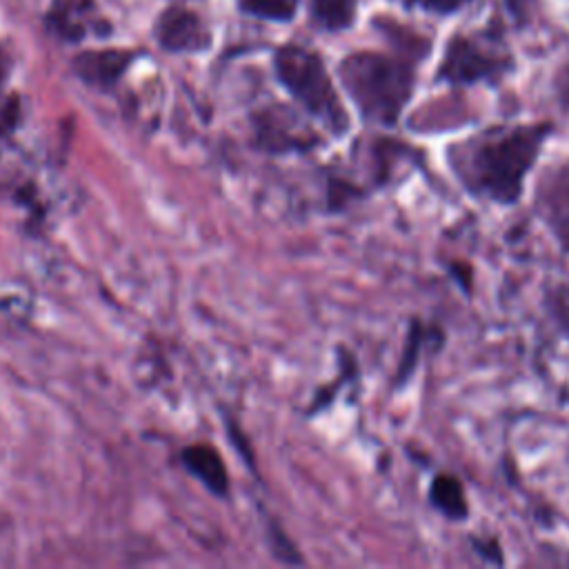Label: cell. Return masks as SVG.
<instances>
[{
  "label": "cell",
  "mask_w": 569,
  "mask_h": 569,
  "mask_svg": "<svg viewBox=\"0 0 569 569\" xmlns=\"http://www.w3.org/2000/svg\"><path fill=\"white\" fill-rule=\"evenodd\" d=\"M469 0H405L407 7H420L436 13H453L465 7Z\"/></svg>",
  "instance_id": "13"
},
{
  "label": "cell",
  "mask_w": 569,
  "mask_h": 569,
  "mask_svg": "<svg viewBox=\"0 0 569 569\" xmlns=\"http://www.w3.org/2000/svg\"><path fill=\"white\" fill-rule=\"evenodd\" d=\"M276 71L289 93L336 136L349 129V116L329 80L322 60L298 44H287L276 53Z\"/></svg>",
  "instance_id": "3"
},
{
  "label": "cell",
  "mask_w": 569,
  "mask_h": 569,
  "mask_svg": "<svg viewBox=\"0 0 569 569\" xmlns=\"http://www.w3.org/2000/svg\"><path fill=\"white\" fill-rule=\"evenodd\" d=\"M184 467L200 478L209 491H213L216 496H224L229 489V480H227V469L220 460V456L216 453V449H211L209 445H191L184 453H182Z\"/></svg>",
  "instance_id": "8"
},
{
  "label": "cell",
  "mask_w": 569,
  "mask_h": 569,
  "mask_svg": "<svg viewBox=\"0 0 569 569\" xmlns=\"http://www.w3.org/2000/svg\"><path fill=\"white\" fill-rule=\"evenodd\" d=\"M238 4L258 18L289 20L296 13L298 0H238Z\"/></svg>",
  "instance_id": "12"
},
{
  "label": "cell",
  "mask_w": 569,
  "mask_h": 569,
  "mask_svg": "<svg viewBox=\"0 0 569 569\" xmlns=\"http://www.w3.org/2000/svg\"><path fill=\"white\" fill-rule=\"evenodd\" d=\"M7 67H9V58H7V53L0 49V84H2V78H4V73H7Z\"/></svg>",
  "instance_id": "14"
},
{
  "label": "cell",
  "mask_w": 569,
  "mask_h": 569,
  "mask_svg": "<svg viewBox=\"0 0 569 569\" xmlns=\"http://www.w3.org/2000/svg\"><path fill=\"white\" fill-rule=\"evenodd\" d=\"M340 80L362 118L378 124H393L413 93L411 64L371 51L345 58Z\"/></svg>",
  "instance_id": "2"
},
{
  "label": "cell",
  "mask_w": 569,
  "mask_h": 569,
  "mask_svg": "<svg viewBox=\"0 0 569 569\" xmlns=\"http://www.w3.org/2000/svg\"><path fill=\"white\" fill-rule=\"evenodd\" d=\"M538 211L569 251V167L549 169L538 184Z\"/></svg>",
  "instance_id": "6"
},
{
  "label": "cell",
  "mask_w": 569,
  "mask_h": 569,
  "mask_svg": "<svg viewBox=\"0 0 569 569\" xmlns=\"http://www.w3.org/2000/svg\"><path fill=\"white\" fill-rule=\"evenodd\" d=\"M429 500L440 513H445L451 520H460L467 516L465 491H462V485L453 476H438L431 482Z\"/></svg>",
  "instance_id": "9"
},
{
  "label": "cell",
  "mask_w": 569,
  "mask_h": 569,
  "mask_svg": "<svg viewBox=\"0 0 569 569\" xmlns=\"http://www.w3.org/2000/svg\"><path fill=\"white\" fill-rule=\"evenodd\" d=\"M156 38L167 51H202L211 36L200 18L182 7H169L156 22Z\"/></svg>",
  "instance_id": "5"
},
{
  "label": "cell",
  "mask_w": 569,
  "mask_h": 569,
  "mask_svg": "<svg viewBox=\"0 0 569 569\" xmlns=\"http://www.w3.org/2000/svg\"><path fill=\"white\" fill-rule=\"evenodd\" d=\"M511 67L509 56L482 47L478 40L453 36L438 69V80L451 84H471L478 80H496Z\"/></svg>",
  "instance_id": "4"
},
{
  "label": "cell",
  "mask_w": 569,
  "mask_h": 569,
  "mask_svg": "<svg viewBox=\"0 0 569 569\" xmlns=\"http://www.w3.org/2000/svg\"><path fill=\"white\" fill-rule=\"evenodd\" d=\"M131 58H133L131 51H120V49L84 51L73 58V69L89 84L111 87L129 67Z\"/></svg>",
  "instance_id": "7"
},
{
  "label": "cell",
  "mask_w": 569,
  "mask_h": 569,
  "mask_svg": "<svg viewBox=\"0 0 569 569\" xmlns=\"http://www.w3.org/2000/svg\"><path fill=\"white\" fill-rule=\"evenodd\" d=\"M549 131L547 122L493 127L453 147L449 162L469 193L511 204L520 198L525 178Z\"/></svg>",
  "instance_id": "1"
},
{
  "label": "cell",
  "mask_w": 569,
  "mask_h": 569,
  "mask_svg": "<svg viewBox=\"0 0 569 569\" xmlns=\"http://www.w3.org/2000/svg\"><path fill=\"white\" fill-rule=\"evenodd\" d=\"M78 9H80L78 4L62 2L49 16L51 29H56L64 40H78V38L84 36V24L80 20V11Z\"/></svg>",
  "instance_id": "11"
},
{
  "label": "cell",
  "mask_w": 569,
  "mask_h": 569,
  "mask_svg": "<svg viewBox=\"0 0 569 569\" xmlns=\"http://www.w3.org/2000/svg\"><path fill=\"white\" fill-rule=\"evenodd\" d=\"M311 16L322 29H347L356 18V0H311Z\"/></svg>",
  "instance_id": "10"
}]
</instances>
